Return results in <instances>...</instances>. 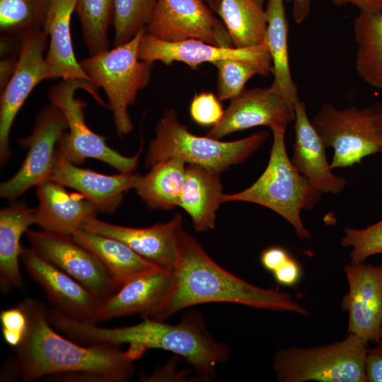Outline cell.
Listing matches in <instances>:
<instances>
[{"mask_svg":"<svg viewBox=\"0 0 382 382\" xmlns=\"http://www.w3.org/2000/svg\"><path fill=\"white\" fill-rule=\"evenodd\" d=\"M35 224V209L25 202H13L0 211V289L7 294L23 289L19 260L22 235Z\"/></svg>","mask_w":382,"mask_h":382,"instance_id":"d4e9b609","label":"cell"},{"mask_svg":"<svg viewBox=\"0 0 382 382\" xmlns=\"http://www.w3.org/2000/svg\"><path fill=\"white\" fill-rule=\"evenodd\" d=\"M373 349H368L366 375L369 382H382V340Z\"/></svg>","mask_w":382,"mask_h":382,"instance_id":"f35d334b","label":"cell"},{"mask_svg":"<svg viewBox=\"0 0 382 382\" xmlns=\"http://www.w3.org/2000/svg\"><path fill=\"white\" fill-rule=\"evenodd\" d=\"M126 339L129 347L141 355L154 348L184 358L200 381L212 380L216 367L227 362L231 356L229 347L213 337L202 314L197 311L185 313L175 325L143 318L141 323L127 326Z\"/></svg>","mask_w":382,"mask_h":382,"instance_id":"277c9868","label":"cell"},{"mask_svg":"<svg viewBox=\"0 0 382 382\" xmlns=\"http://www.w3.org/2000/svg\"><path fill=\"white\" fill-rule=\"evenodd\" d=\"M291 257L284 248L273 246L261 253L260 262L266 270L272 273Z\"/></svg>","mask_w":382,"mask_h":382,"instance_id":"ab89813d","label":"cell"},{"mask_svg":"<svg viewBox=\"0 0 382 382\" xmlns=\"http://www.w3.org/2000/svg\"><path fill=\"white\" fill-rule=\"evenodd\" d=\"M98 86L83 79H62L50 86L47 96L64 116L68 129L61 136L57 154L74 164L86 158L101 161L120 173H132L138 166L140 151L126 156L110 147L105 138L94 132L85 122L86 104L75 96L77 90L88 92L101 105L108 107L99 96Z\"/></svg>","mask_w":382,"mask_h":382,"instance_id":"8992f818","label":"cell"},{"mask_svg":"<svg viewBox=\"0 0 382 382\" xmlns=\"http://www.w3.org/2000/svg\"><path fill=\"white\" fill-rule=\"evenodd\" d=\"M379 254H382V250L380 251Z\"/></svg>","mask_w":382,"mask_h":382,"instance_id":"7dc6e473","label":"cell"},{"mask_svg":"<svg viewBox=\"0 0 382 382\" xmlns=\"http://www.w3.org/2000/svg\"><path fill=\"white\" fill-rule=\"evenodd\" d=\"M295 118L294 105L272 86L246 90L231 102L222 118L207 133L220 139L236 132L258 126L286 128Z\"/></svg>","mask_w":382,"mask_h":382,"instance_id":"2e32d148","label":"cell"},{"mask_svg":"<svg viewBox=\"0 0 382 382\" xmlns=\"http://www.w3.org/2000/svg\"><path fill=\"white\" fill-rule=\"evenodd\" d=\"M311 121L326 148L334 151L332 169L352 166L382 153L381 137L370 106L340 109L325 103Z\"/></svg>","mask_w":382,"mask_h":382,"instance_id":"9c48e42d","label":"cell"},{"mask_svg":"<svg viewBox=\"0 0 382 382\" xmlns=\"http://www.w3.org/2000/svg\"><path fill=\"white\" fill-rule=\"evenodd\" d=\"M294 108L292 164L318 192H341L345 188L347 180L332 172L326 156V146L308 117L305 103L299 98L294 103Z\"/></svg>","mask_w":382,"mask_h":382,"instance_id":"d6986e66","label":"cell"},{"mask_svg":"<svg viewBox=\"0 0 382 382\" xmlns=\"http://www.w3.org/2000/svg\"><path fill=\"white\" fill-rule=\"evenodd\" d=\"M333 5L337 7L351 4L359 11L378 12L382 11V0H331Z\"/></svg>","mask_w":382,"mask_h":382,"instance_id":"60d3db41","label":"cell"},{"mask_svg":"<svg viewBox=\"0 0 382 382\" xmlns=\"http://www.w3.org/2000/svg\"><path fill=\"white\" fill-rule=\"evenodd\" d=\"M72 237L100 260L119 289L138 275L160 269L117 239L83 228Z\"/></svg>","mask_w":382,"mask_h":382,"instance_id":"484cf974","label":"cell"},{"mask_svg":"<svg viewBox=\"0 0 382 382\" xmlns=\"http://www.w3.org/2000/svg\"><path fill=\"white\" fill-rule=\"evenodd\" d=\"M272 274L278 284L292 286L300 280L301 269L297 260L291 257Z\"/></svg>","mask_w":382,"mask_h":382,"instance_id":"74e56055","label":"cell"},{"mask_svg":"<svg viewBox=\"0 0 382 382\" xmlns=\"http://www.w3.org/2000/svg\"><path fill=\"white\" fill-rule=\"evenodd\" d=\"M145 31L141 30L124 45L79 60L91 82L105 91L120 137L134 129L129 106L151 79L153 64L141 60L138 55L139 44Z\"/></svg>","mask_w":382,"mask_h":382,"instance_id":"52a82bcc","label":"cell"},{"mask_svg":"<svg viewBox=\"0 0 382 382\" xmlns=\"http://www.w3.org/2000/svg\"><path fill=\"white\" fill-rule=\"evenodd\" d=\"M176 243L177 259L168 291L145 318L164 321L183 309L207 303H231L308 315L289 294L255 286L222 268L183 227Z\"/></svg>","mask_w":382,"mask_h":382,"instance_id":"7a4b0ae2","label":"cell"},{"mask_svg":"<svg viewBox=\"0 0 382 382\" xmlns=\"http://www.w3.org/2000/svg\"><path fill=\"white\" fill-rule=\"evenodd\" d=\"M219 175L199 166H186L178 207L188 214L198 232L208 231L215 226L216 214L224 195Z\"/></svg>","mask_w":382,"mask_h":382,"instance_id":"cb8c5ba5","label":"cell"},{"mask_svg":"<svg viewBox=\"0 0 382 382\" xmlns=\"http://www.w3.org/2000/svg\"><path fill=\"white\" fill-rule=\"evenodd\" d=\"M220 100L212 92L195 94L190 106L192 119L202 126H214L222 118L224 110Z\"/></svg>","mask_w":382,"mask_h":382,"instance_id":"d590c367","label":"cell"},{"mask_svg":"<svg viewBox=\"0 0 382 382\" xmlns=\"http://www.w3.org/2000/svg\"><path fill=\"white\" fill-rule=\"evenodd\" d=\"M138 55L141 60L154 64L161 62L166 65L179 62L197 69L203 63L214 64L224 59H236L250 62L260 71L262 76L272 73V64L267 45L262 43L245 48L222 47L197 39L176 42L159 40L146 31L139 44Z\"/></svg>","mask_w":382,"mask_h":382,"instance_id":"4fadbf2b","label":"cell"},{"mask_svg":"<svg viewBox=\"0 0 382 382\" xmlns=\"http://www.w3.org/2000/svg\"><path fill=\"white\" fill-rule=\"evenodd\" d=\"M312 0H294L292 5V16L296 23L303 22L311 11Z\"/></svg>","mask_w":382,"mask_h":382,"instance_id":"7bdbcfd3","label":"cell"},{"mask_svg":"<svg viewBox=\"0 0 382 382\" xmlns=\"http://www.w3.org/2000/svg\"><path fill=\"white\" fill-rule=\"evenodd\" d=\"M370 107L382 140V102H377Z\"/></svg>","mask_w":382,"mask_h":382,"instance_id":"ee69618b","label":"cell"},{"mask_svg":"<svg viewBox=\"0 0 382 382\" xmlns=\"http://www.w3.org/2000/svg\"><path fill=\"white\" fill-rule=\"evenodd\" d=\"M257 4H259L260 6H264L265 0H255Z\"/></svg>","mask_w":382,"mask_h":382,"instance_id":"f6af8a7d","label":"cell"},{"mask_svg":"<svg viewBox=\"0 0 382 382\" xmlns=\"http://www.w3.org/2000/svg\"><path fill=\"white\" fill-rule=\"evenodd\" d=\"M139 178L132 173L106 175L79 168L56 152L50 180L78 191L98 211L111 214L121 204L125 194L136 187Z\"/></svg>","mask_w":382,"mask_h":382,"instance_id":"ffe728a7","label":"cell"},{"mask_svg":"<svg viewBox=\"0 0 382 382\" xmlns=\"http://www.w3.org/2000/svg\"><path fill=\"white\" fill-rule=\"evenodd\" d=\"M25 233L33 249L100 299L119 289L100 260L72 236L30 229Z\"/></svg>","mask_w":382,"mask_h":382,"instance_id":"7c38bea8","label":"cell"},{"mask_svg":"<svg viewBox=\"0 0 382 382\" xmlns=\"http://www.w3.org/2000/svg\"><path fill=\"white\" fill-rule=\"evenodd\" d=\"M267 131L231 141H223L190 132L178 119L174 110H166L159 119L155 137L145 159L152 166L166 158L176 157L187 164L202 166L221 173L232 165L243 163L267 140Z\"/></svg>","mask_w":382,"mask_h":382,"instance_id":"5b68a950","label":"cell"},{"mask_svg":"<svg viewBox=\"0 0 382 382\" xmlns=\"http://www.w3.org/2000/svg\"><path fill=\"white\" fill-rule=\"evenodd\" d=\"M156 0H114V47L124 45L146 29Z\"/></svg>","mask_w":382,"mask_h":382,"instance_id":"d6a6232c","label":"cell"},{"mask_svg":"<svg viewBox=\"0 0 382 382\" xmlns=\"http://www.w3.org/2000/svg\"><path fill=\"white\" fill-rule=\"evenodd\" d=\"M67 129L64 116L54 105L50 103L37 113L32 133L18 140L28 149L26 156L18 170L1 183V198L14 200L30 187L50 180L57 146Z\"/></svg>","mask_w":382,"mask_h":382,"instance_id":"30bf717a","label":"cell"},{"mask_svg":"<svg viewBox=\"0 0 382 382\" xmlns=\"http://www.w3.org/2000/svg\"><path fill=\"white\" fill-rule=\"evenodd\" d=\"M349 291L341 308L348 312V334L378 343L382 323V265L349 263L344 267Z\"/></svg>","mask_w":382,"mask_h":382,"instance_id":"9a60e30c","label":"cell"},{"mask_svg":"<svg viewBox=\"0 0 382 382\" xmlns=\"http://www.w3.org/2000/svg\"><path fill=\"white\" fill-rule=\"evenodd\" d=\"M113 10L114 0H76L74 13L89 55L109 49L108 32L112 23Z\"/></svg>","mask_w":382,"mask_h":382,"instance_id":"4dcf8cb0","label":"cell"},{"mask_svg":"<svg viewBox=\"0 0 382 382\" xmlns=\"http://www.w3.org/2000/svg\"><path fill=\"white\" fill-rule=\"evenodd\" d=\"M0 321L6 342L14 348L22 342L28 328V319L19 306L1 311Z\"/></svg>","mask_w":382,"mask_h":382,"instance_id":"8d00e7d4","label":"cell"},{"mask_svg":"<svg viewBox=\"0 0 382 382\" xmlns=\"http://www.w3.org/2000/svg\"><path fill=\"white\" fill-rule=\"evenodd\" d=\"M182 227V216L177 213L169 221L149 227L119 226L95 218L83 229L117 239L161 270L172 272L177 259V235Z\"/></svg>","mask_w":382,"mask_h":382,"instance_id":"ac0fdd59","label":"cell"},{"mask_svg":"<svg viewBox=\"0 0 382 382\" xmlns=\"http://www.w3.org/2000/svg\"><path fill=\"white\" fill-rule=\"evenodd\" d=\"M379 337H380V340H382V323H381L380 332H379Z\"/></svg>","mask_w":382,"mask_h":382,"instance_id":"bcb514c9","label":"cell"},{"mask_svg":"<svg viewBox=\"0 0 382 382\" xmlns=\"http://www.w3.org/2000/svg\"><path fill=\"white\" fill-rule=\"evenodd\" d=\"M216 91L220 100H232L245 90L246 83L254 76L261 75L254 64L240 59H224L216 62Z\"/></svg>","mask_w":382,"mask_h":382,"instance_id":"836d02e7","label":"cell"},{"mask_svg":"<svg viewBox=\"0 0 382 382\" xmlns=\"http://www.w3.org/2000/svg\"><path fill=\"white\" fill-rule=\"evenodd\" d=\"M21 259L54 308L76 319L96 323V312L101 299L31 247L23 246Z\"/></svg>","mask_w":382,"mask_h":382,"instance_id":"e0dca14e","label":"cell"},{"mask_svg":"<svg viewBox=\"0 0 382 382\" xmlns=\"http://www.w3.org/2000/svg\"><path fill=\"white\" fill-rule=\"evenodd\" d=\"M53 0H0V31L24 35L42 30Z\"/></svg>","mask_w":382,"mask_h":382,"instance_id":"1f68e13d","label":"cell"},{"mask_svg":"<svg viewBox=\"0 0 382 382\" xmlns=\"http://www.w3.org/2000/svg\"><path fill=\"white\" fill-rule=\"evenodd\" d=\"M171 277L172 272L158 269L130 279L115 294L100 300L96 323L132 314L147 318L166 294Z\"/></svg>","mask_w":382,"mask_h":382,"instance_id":"7402d4cb","label":"cell"},{"mask_svg":"<svg viewBox=\"0 0 382 382\" xmlns=\"http://www.w3.org/2000/svg\"><path fill=\"white\" fill-rule=\"evenodd\" d=\"M355 70L370 87L382 91V11H359L353 21Z\"/></svg>","mask_w":382,"mask_h":382,"instance_id":"83f0119b","label":"cell"},{"mask_svg":"<svg viewBox=\"0 0 382 382\" xmlns=\"http://www.w3.org/2000/svg\"><path fill=\"white\" fill-rule=\"evenodd\" d=\"M341 240L343 247H351V262L359 264L382 250V220L365 228L347 227Z\"/></svg>","mask_w":382,"mask_h":382,"instance_id":"e575fe53","label":"cell"},{"mask_svg":"<svg viewBox=\"0 0 382 382\" xmlns=\"http://www.w3.org/2000/svg\"><path fill=\"white\" fill-rule=\"evenodd\" d=\"M271 130L273 141L265 170L248 188L224 194L223 203L246 202L263 206L289 222L299 238L310 239L311 233L305 227L301 214L314 208L323 193L315 190L292 164L286 149V128Z\"/></svg>","mask_w":382,"mask_h":382,"instance_id":"3957f363","label":"cell"},{"mask_svg":"<svg viewBox=\"0 0 382 382\" xmlns=\"http://www.w3.org/2000/svg\"><path fill=\"white\" fill-rule=\"evenodd\" d=\"M18 54L4 57L0 66V88L2 90L12 76L18 61Z\"/></svg>","mask_w":382,"mask_h":382,"instance_id":"b9f144b4","label":"cell"},{"mask_svg":"<svg viewBox=\"0 0 382 382\" xmlns=\"http://www.w3.org/2000/svg\"><path fill=\"white\" fill-rule=\"evenodd\" d=\"M149 173L140 175L134 188L151 209L170 210L178 206L186 170V163L176 157L160 161Z\"/></svg>","mask_w":382,"mask_h":382,"instance_id":"f1b7e54d","label":"cell"},{"mask_svg":"<svg viewBox=\"0 0 382 382\" xmlns=\"http://www.w3.org/2000/svg\"><path fill=\"white\" fill-rule=\"evenodd\" d=\"M236 48L262 43L267 27L264 6L255 0H220L216 13Z\"/></svg>","mask_w":382,"mask_h":382,"instance_id":"f546056e","label":"cell"},{"mask_svg":"<svg viewBox=\"0 0 382 382\" xmlns=\"http://www.w3.org/2000/svg\"><path fill=\"white\" fill-rule=\"evenodd\" d=\"M267 27L265 42L272 64L274 80L271 86L288 102L299 99L298 88L291 74L288 34L289 23L284 0H267Z\"/></svg>","mask_w":382,"mask_h":382,"instance_id":"4316f807","label":"cell"},{"mask_svg":"<svg viewBox=\"0 0 382 382\" xmlns=\"http://www.w3.org/2000/svg\"><path fill=\"white\" fill-rule=\"evenodd\" d=\"M202 0H156L146 32L166 42L197 39L234 47L221 19Z\"/></svg>","mask_w":382,"mask_h":382,"instance_id":"8fae6325","label":"cell"},{"mask_svg":"<svg viewBox=\"0 0 382 382\" xmlns=\"http://www.w3.org/2000/svg\"><path fill=\"white\" fill-rule=\"evenodd\" d=\"M36 187L39 202L35 209V224L43 231L72 236L96 218L98 209L79 192H69L52 180Z\"/></svg>","mask_w":382,"mask_h":382,"instance_id":"44dd1931","label":"cell"},{"mask_svg":"<svg viewBox=\"0 0 382 382\" xmlns=\"http://www.w3.org/2000/svg\"><path fill=\"white\" fill-rule=\"evenodd\" d=\"M28 319L26 333L15 347V364L23 381L127 382L135 371L127 351L107 343L83 346L55 332L40 301L18 305Z\"/></svg>","mask_w":382,"mask_h":382,"instance_id":"6da1fadb","label":"cell"},{"mask_svg":"<svg viewBox=\"0 0 382 382\" xmlns=\"http://www.w3.org/2000/svg\"><path fill=\"white\" fill-rule=\"evenodd\" d=\"M368 344L353 334L329 345L277 351L273 369L279 382H366Z\"/></svg>","mask_w":382,"mask_h":382,"instance_id":"ba28073f","label":"cell"},{"mask_svg":"<svg viewBox=\"0 0 382 382\" xmlns=\"http://www.w3.org/2000/svg\"><path fill=\"white\" fill-rule=\"evenodd\" d=\"M76 3V0H53L47 12L42 28L50 37L45 56V79H83L92 83L74 52L71 21Z\"/></svg>","mask_w":382,"mask_h":382,"instance_id":"603a6c76","label":"cell"},{"mask_svg":"<svg viewBox=\"0 0 382 382\" xmlns=\"http://www.w3.org/2000/svg\"><path fill=\"white\" fill-rule=\"evenodd\" d=\"M47 34L43 30L24 35L15 71L1 90L0 98V163L4 166L11 157L10 132L17 113L24 102L42 81L44 52Z\"/></svg>","mask_w":382,"mask_h":382,"instance_id":"5bb4252c","label":"cell"}]
</instances>
